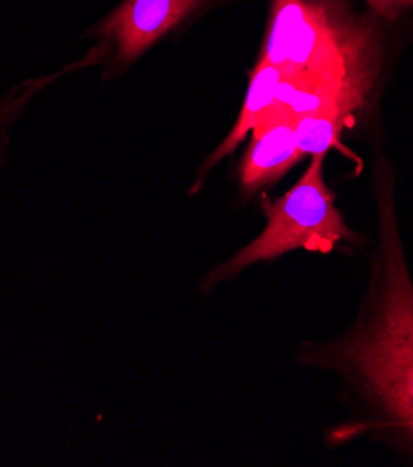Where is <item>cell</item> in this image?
Returning <instances> with one entry per match:
<instances>
[{"label": "cell", "instance_id": "1", "mask_svg": "<svg viewBox=\"0 0 413 467\" xmlns=\"http://www.w3.org/2000/svg\"><path fill=\"white\" fill-rule=\"evenodd\" d=\"M261 60L285 77L373 89L380 49L375 30L339 0H272Z\"/></svg>", "mask_w": 413, "mask_h": 467}, {"label": "cell", "instance_id": "2", "mask_svg": "<svg viewBox=\"0 0 413 467\" xmlns=\"http://www.w3.org/2000/svg\"><path fill=\"white\" fill-rule=\"evenodd\" d=\"M382 216L378 307L371 328L350 343L348 363L413 447V279L397 222Z\"/></svg>", "mask_w": 413, "mask_h": 467}, {"label": "cell", "instance_id": "3", "mask_svg": "<svg viewBox=\"0 0 413 467\" xmlns=\"http://www.w3.org/2000/svg\"><path fill=\"white\" fill-rule=\"evenodd\" d=\"M325 157H311L309 168L293 189L282 198L264 203L266 225L261 235L216 268L209 285L243 272L250 265L278 259L293 250L330 254L337 244L356 239L326 184Z\"/></svg>", "mask_w": 413, "mask_h": 467}, {"label": "cell", "instance_id": "4", "mask_svg": "<svg viewBox=\"0 0 413 467\" xmlns=\"http://www.w3.org/2000/svg\"><path fill=\"white\" fill-rule=\"evenodd\" d=\"M220 0H121L86 36L96 45L84 58L88 66L108 62L127 67L144 57L155 43Z\"/></svg>", "mask_w": 413, "mask_h": 467}, {"label": "cell", "instance_id": "5", "mask_svg": "<svg viewBox=\"0 0 413 467\" xmlns=\"http://www.w3.org/2000/svg\"><path fill=\"white\" fill-rule=\"evenodd\" d=\"M302 157L296 140V119L268 116L253 129L252 144L241 162L243 189L253 192L275 182Z\"/></svg>", "mask_w": 413, "mask_h": 467}, {"label": "cell", "instance_id": "6", "mask_svg": "<svg viewBox=\"0 0 413 467\" xmlns=\"http://www.w3.org/2000/svg\"><path fill=\"white\" fill-rule=\"evenodd\" d=\"M367 96H369V89L363 88L284 75L270 116H289L293 119L316 114L356 116L367 103Z\"/></svg>", "mask_w": 413, "mask_h": 467}, {"label": "cell", "instance_id": "7", "mask_svg": "<svg viewBox=\"0 0 413 467\" xmlns=\"http://www.w3.org/2000/svg\"><path fill=\"white\" fill-rule=\"evenodd\" d=\"M282 78H284V73L278 67L259 58L253 71L250 73V84H248V93H246L243 110L233 129L225 136L223 142L205 161L203 164L205 173L212 170L222 159L235 153L237 148L243 144V140L248 138L253 132V129L270 116Z\"/></svg>", "mask_w": 413, "mask_h": 467}, {"label": "cell", "instance_id": "8", "mask_svg": "<svg viewBox=\"0 0 413 467\" xmlns=\"http://www.w3.org/2000/svg\"><path fill=\"white\" fill-rule=\"evenodd\" d=\"M60 75L37 77L30 80H23L10 88L3 98H0V168L6 164L8 151L12 148L14 127L30 109L32 101L39 91H43L49 84H53Z\"/></svg>", "mask_w": 413, "mask_h": 467}, {"label": "cell", "instance_id": "9", "mask_svg": "<svg viewBox=\"0 0 413 467\" xmlns=\"http://www.w3.org/2000/svg\"><path fill=\"white\" fill-rule=\"evenodd\" d=\"M356 116L346 114H316L296 119V140L302 155H326L339 146V138Z\"/></svg>", "mask_w": 413, "mask_h": 467}, {"label": "cell", "instance_id": "10", "mask_svg": "<svg viewBox=\"0 0 413 467\" xmlns=\"http://www.w3.org/2000/svg\"><path fill=\"white\" fill-rule=\"evenodd\" d=\"M371 10L387 23L413 17V0H365Z\"/></svg>", "mask_w": 413, "mask_h": 467}]
</instances>
